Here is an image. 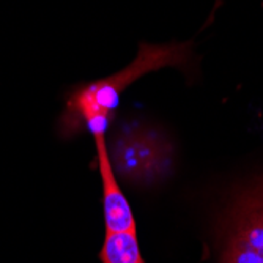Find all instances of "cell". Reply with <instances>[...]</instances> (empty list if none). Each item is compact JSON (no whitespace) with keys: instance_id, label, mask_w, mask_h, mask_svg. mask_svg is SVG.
Returning a JSON list of instances; mask_svg holds the SVG:
<instances>
[{"instance_id":"1","label":"cell","mask_w":263,"mask_h":263,"mask_svg":"<svg viewBox=\"0 0 263 263\" xmlns=\"http://www.w3.org/2000/svg\"><path fill=\"white\" fill-rule=\"evenodd\" d=\"M191 49V43H140L137 57L126 68L74 90L60 118L62 134L71 136L84 131H90L93 136L106 134L120 95L139 78L164 66H177L186 71L193 59Z\"/></svg>"},{"instance_id":"2","label":"cell","mask_w":263,"mask_h":263,"mask_svg":"<svg viewBox=\"0 0 263 263\" xmlns=\"http://www.w3.org/2000/svg\"><path fill=\"white\" fill-rule=\"evenodd\" d=\"M117 180L147 187L172 172L174 145L161 131L140 125H125L107 145Z\"/></svg>"},{"instance_id":"3","label":"cell","mask_w":263,"mask_h":263,"mask_svg":"<svg viewBox=\"0 0 263 263\" xmlns=\"http://www.w3.org/2000/svg\"><path fill=\"white\" fill-rule=\"evenodd\" d=\"M219 263H263V181L248 187L232 205Z\"/></svg>"},{"instance_id":"4","label":"cell","mask_w":263,"mask_h":263,"mask_svg":"<svg viewBox=\"0 0 263 263\" xmlns=\"http://www.w3.org/2000/svg\"><path fill=\"white\" fill-rule=\"evenodd\" d=\"M95 147H97L98 169L103 183V206H104V221L106 232L122 233V232H136V221L129 202L123 196L118 180L112 171L107 153V142L104 134H97Z\"/></svg>"},{"instance_id":"5","label":"cell","mask_w":263,"mask_h":263,"mask_svg":"<svg viewBox=\"0 0 263 263\" xmlns=\"http://www.w3.org/2000/svg\"><path fill=\"white\" fill-rule=\"evenodd\" d=\"M100 257L103 263H145L136 232H106Z\"/></svg>"}]
</instances>
